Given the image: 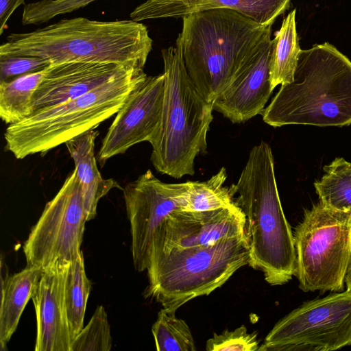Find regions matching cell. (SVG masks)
<instances>
[{
  "instance_id": "12",
  "label": "cell",
  "mask_w": 351,
  "mask_h": 351,
  "mask_svg": "<svg viewBox=\"0 0 351 351\" xmlns=\"http://www.w3.org/2000/svg\"><path fill=\"white\" fill-rule=\"evenodd\" d=\"M164 91L165 75L161 73L147 75L130 94L102 140L97 155L101 167L136 144L150 143L160 123Z\"/></svg>"
},
{
  "instance_id": "15",
  "label": "cell",
  "mask_w": 351,
  "mask_h": 351,
  "mask_svg": "<svg viewBox=\"0 0 351 351\" xmlns=\"http://www.w3.org/2000/svg\"><path fill=\"white\" fill-rule=\"evenodd\" d=\"M132 69L112 62L51 64L34 94L32 113L85 95Z\"/></svg>"
},
{
  "instance_id": "10",
  "label": "cell",
  "mask_w": 351,
  "mask_h": 351,
  "mask_svg": "<svg viewBox=\"0 0 351 351\" xmlns=\"http://www.w3.org/2000/svg\"><path fill=\"white\" fill-rule=\"evenodd\" d=\"M87 221L83 196L75 169L57 194L47 203L23 245L27 267L45 268L69 263L82 252Z\"/></svg>"
},
{
  "instance_id": "23",
  "label": "cell",
  "mask_w": 351,
  "mask_h": 351,
  "mask_svg": "<svg viewBox=\"0 0 351 351\" xmlns=\"http://www.w3.org/2000/svg\"><path fill=\"white\" fill-rule=\"evenodd\" d=\"M91 288V282L86 274L82 251L77 258L69 263L64 287L65 308L72 341L83 328Z\"/></svg>"
},
{
  "instance_id": "19",
  "label": "cell",
  "mask_w": 351,
  "mask_h": 351,
  "mask_svg": "<svg viewBox=\"0 0 351 351\" xmlns=\"http://www.w3.org/2000/svg\"><path fill=\"white\" fill-rule=\"evenodd\" d=\"M43 269L27 267L22 271L1 280L0 348L7 344L15 332L22 313L32 299Z\"/></svg>"
},
{
  "instance_id": "29",
  "label": "cell",
  "mask_w": 351,
  "mask_h": 351,
  "mask_svg": "<svg viewBox=\"0 0 351 351\" xmlns=\"http://www.w3.org/2000/svg\"><path fill=\"white\" fill-rule=\"evenodd\" d=\"M51 65L48 60L35 56H0V82L43 70Z\"/></svg>"
},
{
  "instance_id": "7",
  "label": "cell",
  "mask_w": 351,
  "mask_h": 351,
  "mask_svg": "<svg viewBox=\"0 0 351 351\" xmlns=\"http://www.w3.org/2000/svg\"><path fill=\"white\" fill-rule=\"evenodd\" d=\"M249 261L247 233L207 246L153 250L147 268L145 296L176 311L192 299L221 287Z\"/></svg>"
},
{
  "instance_id": "24",
  "label": "cell",
  "mask_w": 351,
  "mask_h": 351,
  "mask_svg": "<svg viewBox=\"0 0 351 351\" xmlns=\"http://www.w3.org/2000/svg\"><path fill=\"white\" fill-rule=\"evenodd\" d=\"M323 169L325 174L314 183L319 202L326 207L351 213V162L337 158Z\"/></svg>"
},
{
  "instance_id": "8",
  "label": "cell",
  "mask_w": 351,
  "mask_h": 351,
  "mask_svg": "<svg viewBox=\"0 0 351 351\" xmlns=\"http://www.w3.org/2000/svg\"><path fill=\"white\" fill-rule=\"evenodd\" d=\"M294 276L304 291L341 292L351 256V213L319 202L305 209L293 232Z\"/></svg>"
},
{
  "instance_id": "20",
  "label": "cell",
  "mask_w": 351,
  "mask_h": 351,
  "mask_svg": "<svg viewBox=\"0 0 351 351\" xmlns=\"http://www.w3.org/2000/svg\"><path fill=\"white\" fill-rule=\"evenodd\" d=\"M47 69L0 82V117L4 123L14 124L32 114L34 94Z\"/></svg>"
},
{
  "instance_id": "26",
  "label": "cell",
  "mask_w": 351,
  "mask_h": 351,
  "mask_svg": "<svg viewBox=\"0 0 351 351\" xmlns=\"http://www.w3.org/2000/svg\"><path fill=\"white\" fill-rule=\"evenodd\" d=\"M112 337L107 313L103 306L97 307L88 324L73 339L71 351H109Z\"/></svg>"
},
{
  "instance_id": "28",
  "label": "cell",
  "mask_w": 351,
  "mask_h": 351,
  "mask_svg": "<svg viewBox=\"0 0 351 351\" xmlns=\"http://www.w3.org/2000/svg\"><path fill=\"white\" fill-rule=\"evenodd\" d=\"M259 347L257 333H249L244 325L232 331L214 334L206 343L207 351H258Z\"/></svg>"
},
{
  "instance_id": "27",
  "label": "cell",
  "mask_w": 351,
  "mask_h": 351,
  "mask_svg": "<svg viewBox=\"0 0 351 351\" xmlns=\"http://www.w3.org/2000/svg\"><path fill=\"white\" fill-rule=\"evenodd\" d=\"M96 0H40L23 8V25H40L55 16L72 12Z\"/></svg>"
},
{
  "instance_id": "6",
  "label": "cell",
  "mask_w": 351,
  "mask_h": 351,
  "mask_svg": "<svg viewBox=\"0 0 351 351\" xmlns=\"http://www.w3.org/2000/svg\"><path fill=\"white\" fill-rule=\"evenodd\" d=\"M144 69H132L83 95L32 113L9 125L5 147L16 158L43 155L89 130H95L123 105L147 77Z\"/></svg>"
},
{
  "instance_id": "18",
  "label": "cell",
  "mask_w": 351,
  "mask_h": 351,
  "mask_svg": "<svg viewBox=\"0 0 351 351\" xmlns=\"http://www.w3.org/2000/svg\"><path fill=\"white\" fill-rule=\"evenodd\" d=\"M98 134L97 130H91L65 143L75 164L87 221L95 217L97 204L101 197L114 188L121 189L116 180L104 179L99 173L95 156V143Z\"/></svg>"
},
{
  "instance_id": "3",
  "label": "cell",
  "mask_w": 351,
  "mask_h": 351,
  "mask_svg": "<svg viewBox=\"0 0 351 351\" xmlns=\"http://www.w3.org/2000/svg\"><path fill=\"white\" fill-rule=\"evenodd\" d=\"M274 128L351 124V61L328 43L301 49L293 80L261 113Z\"/></svg>"
},
{
  "instance_id": "30",
  "label": "cell",
  "mask_w": 351,
  "mask_h": 351,
  "mask_svg": "<svg viewBox=\"0 0 351 351\" xmlns=\"http://www.w3.org/2000/svg\"><path fill=\"white\" fill-rule=\"evenodd\" d=\"M25 0H0V35L3 32L6 23L15 10L24 4Z\"/></svg>"
},
{
  "instance_id": "22",
  "label": "cell",
  "mask_w": 351,
  "mask_h": 351,
  "mask_svg": "<svg viewBox=\"0 0 351 351\" xmlns=\"http://www.w3.org/2000/svg\"><path fill=\"white\" fill-rule=\"evenodd\" d=\"M227 179L225 167L208 180L189 181V189L184 196L181 210L206 211L228 208L237 203L234 184L223 186Z\"/></svg>"
},
{
  "instance_id": "17",
  "label": "cell",
  "mask_w": 351,
  "mask_h": 351,
  "mask_svg": "<svg viewBox=\"0 0 351 351\" xmlns=\"http://www.w3.org/2000/svg\"><path fill=\"white\" fill-rule=\"evenodd\" d=\"M291 0H147L130 14L132 20L182 18L208 10H235L258 23L272 25L289 7Z\"/></svg>"
},
{
  "instance_id": "2",
  "label": "cell",
  "mask_w": 351,
  "mask_h": 351,
  "mask_svg": "<svg viewBox=\"0 0 351 351\" xmlns=\"http://www.w3.org/2000/svg\"><path fill=\"white\" fill-rule=\"evenodd\" d=\"M178 36L192 82L210 103L228 87L247 57L271 38L265 25L230 9L193 12L182 18Z\"/></svg>"
},
{
  "instance_id": "9",
  "label": "cell",
  "mask_w": 351,
  "mask_h": 351,
  "mask_svg": "<svg viewBox=\"0 0 351 351\" xmlns=\"http://www.w3.org/2000/svg\"><path fill=\"white\" fill-rule=\"evenodd\" d=\"M351 345V293L304 302L280 319L258 351H333Z\"/></svg>"
},
{
  "instance_id": "1",
  "label": "cell",
  "mask_w": 351,
  "mask_h": 351,
  "mask_svg": "<svg viewBox=\"0 0 351 351\" xmlns=\"http://www.w3.org/2000/svg\"><path fill=\"white\" fill-rule=\"evenodd\" d=\"M147 27L133 20L62 19L25 33H12L0 45V56H35L51 64L112 62L144 69L152 49Z\"/></svg>"
},
{
  "instance_id": "4",
  "label": "cell",
  "mask_w": 351,
  "mask_h": 351,
  "mask_svg": "<svg viewBox=\"0 0 351 351\" xmlns=\"http://www.w3.org/2000/svg\"><path fill=\"white\" fill-rule=\"evenodd\" d=\"M236 199L246 217L249 265L261 270L271 285H282L294 276L295 249L284 214L270 146L261 141L250 151L239 180Z\"/></svg>"
},
{
  "instance_id": "5",
  "label": "cell",
  "mask_w": 351,
  "mask_h": 351,
  "mask_svg": "<svg viewBox=\"0 0 351 351\" xmlns=\"http://www.w3.org/2000/svg\"><path fill=\"white\" fill-rule=\"evenodd\" d=\"M165 91L158 128L150 141L151 162L158 172L176 179L195 173L196 156L205 154L213 119V104L200 94L186 71L182 45L161 51Z\"/></svg>"
},
{
  "instance_id": "16",
  "label": "cell",
  "mask_w": 351,
  "mask_h": 351,
  "mask_svg": "<svg viewBox=\"0 0 351 351\" xmlns=\"http://www.w3.org/2000/svg\"><path fill=\"white\" fill-rule=\"evenodd\" d=\"M69 263H54L43 269L33 295L36 316V351H71L64 301Z\"/></svg>"
},
{
  "instance_id": "31",
  "label": "cell",
  "mask_w": 351,
  "mask_h": 351,
  "mask_svg": "<svg viewBox=\"0 0 351 351\" xmlns=\"http://www.w3.org/2000/svg\"><path fill=\"white\" fill-rule=\"evenodd\" d=\"M346 291L351 293V256L346 273L345 280Z\"/></svg>"
},
{
  "instance_id": "13",
  "label": "cell",
  "mask_w": 351,
  "mask_h": 351,
  "mask_svg": "<svg viewBox=\"0 0 351 351\" xmlns=\"http://www.w3.org/2000/svg\"><path fill=\"white\" fill-rule=\"evenodd\" d=\"M245 233L246 217L237 202L232 206L213 210H177L158 230L152 251L207 246Z\"/></svg>"
},
{
  "instance_id": "14",
  "label": "cell",
  "mask_w": 351,
  "mask_h": 351,
  "mask_svg": "<svg viewBox=\"0 0 351 351\" xmlns=\"http://www.w3.org/2000/svg\"><path fill=\"white\" fill-rule=\"evenodd\" d=\"M271 49L269 38L247 57L232 83L214 101V110L233 123L261 114L274 90L269 78Z\"/></svg>"
},
{
  "instance_id": "11",
  "label": "cell",
  "mask_w": 351,
  "mask_h": 351,
  "mask_svg": "<svg viewBox=\"0 0 351 351\" xmlns=\"http://www.w3.org/2000/svg\"><path fill=\"white\" fill-rule=\"evenodd\" d=\"M189 181L165 183L148 169L122 189L130 223L132 254L135 269H147L156 234L175 210H180Z\"/></svg>"
},
{
  "instance_id": "25",
  "label": "cell",
  "mask_w": 351,
  "mask_h": 351,
  "mask_svg": "<svg viewBox=\"0 0 351 351\" xmlns=\"http://www.w3.org/2000/svg\"><path fill=\"white\" fill-rule=\"evenodd\" d=\"M176 311L161 309L152 326V332L158 351H195V343L191 331Z\"/></svg>"
},
{
  "instance_id": "21",
  "label": "cell",
  "mask_w": 351,
  "mask_h": 351,
  "mask_svg": "<svg viewBox=\"0 0 351 351\" xmlns=\"http://www.w3.org/2000/svg\"><path fill=\"white\" fill-rule=\"evenodd\" d=\"M295 12V9L283 19L272 40L269 78L273 90L276 86L290 83L293 80L301 50L296 30Z\"/></svg>"
}]
</instances>
